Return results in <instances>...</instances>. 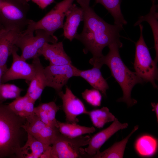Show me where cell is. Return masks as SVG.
<instances>
[{
  "mask_svg": "<svg viewBox=\"0 0 158 158\" xmlns=\"http://www.w3.org/2000/svg\"><path fill=\"white\" fill-rule=\"evenodd\" d=\"M91 0H76L83 13V27L82 32L75 38L84 45L83 52H90L93 57L91 64L103 56L102 51L106 46L120 41V32L123 26L110 24L99 16L90 6Z\"/></svg>",
  "mask_w": 158,
  "mask_h": 158,
  "instance_id": "6da1fadb",
  "label": "cell"
},
{
  "mask_svg": "<svg viewBox=\"0 0 158 158\" xmlns=\"http://www.w3.org/2000/svg\"><path fill=\"white\" fill-rule=\"evenodd\" d=\"M25 118L0 102V158H20V149L27 133Z\"/></svg>",
  "mask_w": 158,
  "mask_h": 158,
  "instance_id": "7a4b0ae2",
  "label": "cell"
},
{
  "mask_svg": "<svg viewBox=\"0 0 158 158\" xmlns=\"http://www.w3.org/2000/svg\"><path fill=\"white\" fill-rule=\"evenodd\" d=\"M123 46L120 41L113 42L108 46L109 51L94 63L93 66L101 68L106 64L109 67L112 75L121 87L123 92V97L118 102L126 103L131 107L137 103V101L131 97V92L134 86L137 84H143V80L135 72L130 71L126 66L120 57L119 49Z\"/></svg>",
  "mask_w": 158,
  "mask_h": 158,
  "instance_id": "3957f363",
  "label": "cell"
},
{
  "mask_svg": "<svg viewBox=\"0 0 158 158\" xmlns=\"http://www.w3.org/2000/svg\"><path fill=\"white\" fill-rule=\"evenodd\" d=\"M29 8L28 3L20 0H1L0 20L5 29L23 31L30 21L27 17Z\"/></svg>",
  "mask_w": 158,
  "mask_h": 158,
  "instance_id": "277c9868",
  "label": "cell"
},
{
  "mask_svg": "<svg viewBox=\"0 0 158 158\" xmlns=\"http://www.w3.org/2000/svg\"><path fill=\"white\" fill-rule=\"evenodd\" d=\"M140 35L135 43L134 63L135 72L144 81L150 82L155 88H157L155 81L158 79L157 62L151 58L143 35V26L139 24Z\"/></svg>",
  "mask_w": 158,
  "mask_h": 158,
  "instance_id": "5b68a950",
  "label": "cell"
},
{
  "mask_svg": "<svg viewBox=\"0 0 158 158\" xmlns=\"http://www.w3.org/2000/svg\"><path fill=\"white\" fill-rule=\"evenodd\" d=\"M35 31V36L23 31L19 32L15 42V45L21 49L20 56L26 61L39 57V52L45 43L57 42L58 38L54 34L42 29Z\"/></svg>",
  "mask_w": 158,
  "mask_h": 158,
  "instance_id": "8992f818",
  "label": "cell"
},
{
  "mask_svg": "<svg viewBox=\"0 0 158 158\" xmlns=\"http://www.w3.org/2000/svg\"><path fill=\"white\" fill-rule=\"evenodd\" d=\"M89 135L69 137L58 134L51 146V158H82L87 154L82 147L88 144Z\"/></svg>",
  "mask_w": 158,
  "mask_h": 158,
  "instance_id": "52a82bcc",
  "label": "cell"
},
{
  "mask_svg": "<svg viewBox=\"0 0 158 158\" xmlns=\"http://www.w3.org/2000/svg\"><path fill=\"white\" fill-rule=\"evenodd\" d=\"M74 0H63L57 3L42 18L38 21L30 20L27 29L23 31L33 34L38 29H42L54 34L58 30L63 28L66 12Z\"/></svg>",
  "mask_w": 158,
  "mask_h": 158,
  "instance_id": "ba28073f",
  "label": "cell"
},
{
  "mask_svg": "<svg viewBox=\"0 0 158 158\" xmlns=\"http://www.w3.org/2000/svg\"><path fill=\"white\" fill-rule=\"evenodd\" d=\"M78 69L72 64L62 66L50 64L44 68L46 87L54 89L58 93L68 80L77 77Z\"/></svg>",
  "mask_w": 158,
  "mask_h": 158,
  "instance_id": "9c48e42d",
  "label": "cell"
},
{
  "mask_svg": "<svg viewBox=\"0 0 158 158\" xmlns=\"http://www.w3.org/2000/svg\"><path fill=\"white\" fill-rule=\"evenodd\" d=\"M18 48L15 45L11 55L13 62L11 67L8 68L1 78V83L14 80L23 79L29 84L35 73L34 66L29 64L19 56L17 52Z\"/></svg>",
  "mask_w": 158,
  "mask_h": 158,
  "instance_id": "30bf717a",
  "label": "cell"
},
{
  "mask_svg": "<svg viewBox=\"0 0 158 158\" xmlns=\"http://www.w3.org/2000/svg\"><path fill=\"white\" fill-rule=\"evenodd\" d=\"M25 119L23 127L27 133L47 145H52L60 133L58 128L46 124L35 114Z\"/></svg>",
  "mask_w": 158,
  "mask_h": 158,
  "instance_id": "8fae6325",
  "label": "cell"
},
{
  "mask_svg": "<svg viewBox=\"0 0 158 158\" xmlns=\"http://www.w3.org/2000/svg\"><path fill=\"white\" fill-rule=\"evenodd\" d=\"M62 102V108L65 114L66 123L76 124L79 121L77 116L82 114H87L81 100L76 97L66 86L65 93L62 91L57 93Z\"/></svg>",
  "mask_w": 158,
  "mask_h": 158,
  "instance_id": "7c38bea8",
  "label": "cell"
},
{
  "mask_svg": "<svg viewBox=\"0 0 158 158\" xmlns=\"http://www.w3.org/2000/svg\"><path fill=\"white\" fill-rule=\"evenodd\" d=\"M128 126V123H121L115 118L112 123L108 127L90 138L88 147L84 149L87 157H90L99 152L102 146L111 136L118 130L125 129Z\"/></svg>",
  "mask_w": 158,
  "mask_h": 158,
  "instance_id": "4fadbf2b",
  "label": "cell"
},
{
  "mask_svg": "<svg viewBox=\"0 0 158 158\" xmlns=\"http://www.w3.org/2000/svg\"><path fill=\"white\" fill-rule=\"evenodd\" d=\"M39 55L43 56L49 61L50 64L58 66L72 64L70 58L64 50L62 42L51 44L45 43L40 49Z\"/></svg>",
  "mask_w": 158,
  "mask_h": 158,
  "instance_id": "5bb4252c",
  "label": "cell"
},
{
  "mask_svg": "<svg viewBox=\"0 0 158 158\" xmlns=\"http://www.w3.org/2000/svg\"><path fill=\"white\" fill-rule=\"evenodd\" d=\"M32 63L34 68L35 73L29 84L26 94L35 103L40 97L46 86L44 73V68L39 57L33 59Z\"/></svg>",
  "mask_w": 158,
  "mask_h": 158,
  "instance_id": "9a60e30c",
  "label": "cell"
},
{
  "mask_svg": "<svg viewBox=\"0 0 158 158\" xmlns=\"http://www.w3.org/2000/svg\"><path fill=\"white\" fill-rule=\"evenodd\" d=\"M66 21L63 24V35L71 41L77 34L78 27L83 20V13L82 8L72 4L67 11L65 15Z\"/></svg>",
  "mask_w": 158,
  "mask_h": 158,
  "instance_id": "2e32d148",
  "label": "cell"
},
{
  "mask_svg": "<svg viewBox=\"0 0 158 158\" xmlns=\"http://www.w3.org/2000/svg\"><path fill=\"white\" fill-rule=\"evenodd\" d=\"M19 32L15 30L5 29L0 34V66L6 71L8 69L6 64L8 58L12 54Z\"/></svg>",
  "mask_w": 158,
  "mask_h": 158,
  "instance_id": "e0dca14e",
  "label": "cell"
},
{
  "mask_svg": "<svg viewBox=\"0 0 158 158\" xmlns=\"http://www.w3.org/2000/svg\"><path fill=\"white\" fill-rule=\"evenodd\" d=\"M100 68L93 66L90 69L81 70L78 69L77 77H82L86 80L94 89L100 91L106 96V91L109 85L102 74Z\"/></svg>",
  "mask_w": 158,
  "mask_h": 158,
  "instance_id": "ac0fdd59",
  "label": "cell"
},
{
  "mask_svg": "<svg viewBox=\"0 0 158 158\" xmlns=\"http://www.w3.org/2000/svg\"><path fill=\"white\" fill-rule=\"evenodd\" d=\"M50 146L44 144L27 133L26 143L20 149V158H41Z\"/></svg>",
  "mask_w": 158,
  "mask_h": 158,
  "instance_id": "d6986e66",
  "label": "cell"
},
{
  "mask_svg": "<svg viewBox=\"0 0 158 158\" xmlns=\"http://www.w3.org/2000/svg\"><path fill=\"white\" fill-rule=\"evenodd\" d=\"M158 142L153 136L145 134L140 136L135 141V148L140 156L150 157L154 155L157 152Z\"/></svg>",
  "mask_w": 158,
  "mask_h": 158,
  "instance_id": "ffe728a7",
  "label": "cell"
},
{
  "mask_svg": "<svg viewBox=\"0 0 158 158\" xmlns=\"http://www.w3.org/2000/svg\"><path fill=\"white\" fill-rule=\"evenodd\" d=\"M35 103L25 94L15 99L8 105L16 114L26 118L35 114Z\"/></svg>",
  "mask_w": 158,
  "mask_h": 158,
  "instance_id": "44dd1931",
  "label": "cell"
},
{
  "mask_svg": "<svg viewBox=\"0 0 158 158\" xmlns=\"http://www.w3.org/2000/svg\"><path fill=\"white\" fill-rule=\"evenodd\" d=\"M138 128V126H135L130 133L122 140L115 142L110 147L103 151L102 152H100L90 157L94 158H123L125 149L129 139Z\"/></svg>",
  "mask_w": 158,
  "mask_h": 158,
  "instance_id": "7402d4cb",
  "label": "cell"
},
{
  "mask_svg": "<svg viewBox=\"0 0 158 158\" xmlns=\"http://www.w3.org/2000/svg\"><path fill=\"white\" fill-rule=\"evenodd\" d=\"M157 5L153 4L150 12L147 14L140 17L134 26L139 25L144 21L147 22L150 25L152 30L154 41V48L156 56L154 60L157 62L158 59V13Z\"/></svg>",
  "mask_w": 158,
  "mask_h": 158,
  "instance_id": "603a6c76",
  "label": "cell"
},
{
  "mask_svg": "<svg viewBox=\"0 0 158 158\" xmlns=\"http://www.w3.org/2000/svg\"><path fill=\"white\" fill-rule=\"evenodd\" d=\"M103 5L113 16L115 25L123 26L127 24L121 8V0H95Z\"/></svg>",
  "mask_w": 158,
  "mask_h": 158,
  "instance_id": "cb8c5ba5",
  "label": "cell"
},
{
  "mask_svg": "<svg viewBox=\"0 0 158 158\" xmlns=\"http://www.w3.org/2000/svg\"><path fill=\"white\" fill-rule=\"evenodd\" d=\"M87 114L89 116L93 125L98 128H102L107 123L113 122L115 118L107 107L88 111Z\"/></svg>",
  "mask_w": 158,
  "mask_h": 158,
  "instance_id": "d4e9b609",
  "label": "cell"
},
{
  "mask_svg": "<svg viewBox=\"0 0 158 158\" xmlns=\"http://www.w3.org/2000/svg\"><path fill=\"white\" fill-rule=\"evenodd\" d=\"M22 91V89L14 84L1 83L0 85V102L18 98Z\"/></svg>",
  "mask_w": 158,
  "mask_h": 158,
  "instance_id": "484cf974",
  "label": "cell"
},
{
  "mask_svg": "<svg viewBox=\"0 0 158 158\" xmlns=\"http://www.w3.org/2000/svg\"><path fill=\"white\" fill-rule=\"evenodd\" d=\"M45 114L48 117L52 127L57 128L56 127L57 120L56 114L60 109V107L54 102L47 103H42L38 106Z\"/></svg>",
  "mask_w": 158,
  "mask_h": 158,
  "instance_id": "4316f807",
  "label": "cell"
},
{
  "mask_svg": "<svg viewBox=\"0 0 158 158\" xmlns=\"http://www.w3.org/2000/svg\"><path fill=\"white\" fill-rule=\"evenodd\" d=\"M81 95L83 98L91 105L94 107L100 106L102 97L98 90L95 89H86Z\"/></svg>",
  "mask_w": 158,
  "mask_h": 158,
  "instance_id": "83f0119b",
  "label": "cell"
},
{
  "mask_svg": "<svg viewBox=\"0 0 158 158\" xmlns=\"http://www.w3.org/2000/svg\"><path fill=\"white\" fill-rule=\"evenodd\" d=\"M95 130V128L93 126L87 127L77 123H73L70 133L68 136L71 138L76 137L86 134L92 133Z\"/></svg>",
  "mask_w": 158,
  "mask_h": 158,
  "instance_id": "f1b7e54d",
  "label": "cell"
},
{
  "mask_svg": "<svg viewBox=\"0 0 158 158\" xmlns=\"http://www.w3.org/2000/svg\"><path fill=\"white\" fill-rule=\"evenodd\" d=\"M73 123H64L57 121L56 127L60 133L68 136L70 133Z\"/></svg>",
  "mask_w": 158,
  "mask_h": 158,
  "instance_id": "f546056e",
  "label": "cell"
},
{
  "mask_svg": "<svg viewBox=\"0 0 158 158\" xmlns=\"http://www.w3.org/2000/svg\"><path fill=\"white\" fill-rule=\"evenodd\" d=\"M31 1L36 4L41 9H44L54 2V0H26L27 2Z\"/></svg>",
  "mask_w": 158,
  "mask_h": 158,
  "instance_id": "4dcf8cb0",
  "label": "cell"
},
{
  "mask_svg": "<svg viewBox=\"0 0 158 158\" xmlns=\"http://www.w3.org/2000/svg\"><path fill=\"white\" fill-rule=\"evenodd\" d=\"M151 106L153 109L152 111H154L155 113L156 116L157 120V122L158 121V103H151Z\"/></svg>",
  "mask_w": 158,
  "mask_h": 158,
  "instance_id": "1f68e13d",
  "label": "cell"
},
{
  "mask_svg": "<svg viewBox=\"0 0 158 158\" xmlns=\"http://www.w3.org/2000/svg\"><path fill=\"white\" fill-rule=\"evenodd\" d=\"M6 71L1 66H0V79L1 78Z\"/></svg>",
  "mask_w": 158,
  "mask_h": 158,
  "instance_id": "d6a6232c",
  "label": "cell"
},
{
  "mask_svg": "<svg viewBox=\"0 0 158 158\" xmlns=\"http://www.w3.org/2000/svg\"><path fill=\"white\" fill-rule=\"evenodd\" d=\"M5 29L4 26L0 20V34Z\"/></svg>",
  "mask_w": 158,
  "mask_h": 158,
  "instance_id": "836d02e7",
  "label": "cell"
},
{
  "mask_svg": "<svg viewBox=\"0 0 158 158\" xmlns=\"http://www.w3.org/2000/svg\"><path fill=\"white\" fill-rule=\"evenodd\" d=\"M151 1H152V4H155L156 0H151Z\"/></svg>",
  "mask_w": 158,
  "mask_h": 158,
  "instance_id": "e575fe53",
  "label": "cell"
},
{
  "mask_svg": "<svg viewBox=\"0 0 158 158\" xmlns=\"http://www.w3.org/2000/svg\"><path fill=\"white\" fill-rule=\"evenodd\" d=\"M20 0L22 1H23L24 2L28 3V2H27L26 0Z\"/></svg>",
  "mask_w": 158,
  "mask_h": 158,
  "instance_id": "d590c367",
  "label": "cell"
},
{
  "mask_svg": "<svg viewBox=\"0 0 158 158\" xmlns=\"http://www.w3.org/2000/svg\"><path fill=\"white\" fill-rule=\"evenodd\" d=\"M1 84V79H0V85Z\"/></svg>",
  "mask_w": 158,
  "mask_h": 158,
  "instance_id": "8d00e7d4",
  "label": "cell"
},
{
  "mask_svg": "<svg viewBox=\"0 0 158 158\" xmlns=\"http://www.w3.org/2000/svg\"><path fill=\"white\" fill-rule=\"evenodd\" d=\"M1 0H0V4Z\"/></svg>",
  "mask_w": 158,
  "mask_h": 158,
  "instance_id": "74e56055",
  "label": "cell"
}]
</instances>
